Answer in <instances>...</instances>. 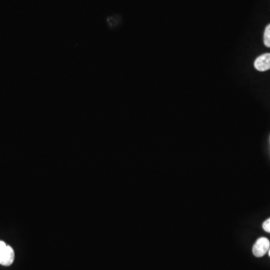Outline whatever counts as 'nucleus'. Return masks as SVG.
<instances>
[{"mask_svg": "<svg viewBox=\"0 0 270 270\" xmlns=\"http://www.w3.org/2000/svg\"><path fill=\"white\" fill-rule=\"evenodd\" d=\"M255 68L259 72H266L270 69V53H264L257 58Z\"/></svg>", "mask_w": 270, "mask_h": 270, "instance_id": "obj_3", "label": "nucleus"}, {"mask_svg": "<svg viewBox=\"0 0 270 270\" xmlns=\"http://www.w3.org/2000/svg\"><path fill=\"white\" fill-rule=\"evenodd\" d=\"M268 253H269V256L270 257V250H269Z\"/></svg>", "mask_w": 270, "mask_h": 270, "instance_id": "obj_6", "label": "nucleus"}, {"mask_svg": "<svg viewBox=\"0 0 270 270\" xmlns=\"http://www.w3.org/2000/svg\"><path fill=\"white\" fill-rule=\"evenodd\" d=\"M270 249V242L267 238L261 237L256 241L254 245L252 252L257 258L264 256Z\"/></svg>", "mask_w": 270, "mask_h": 270, "instance_id": "obj_2", "label": "nucleus"}, {"mask_svg": "<svg viewBox=\"0 0 270 270\" xmlns=\"http://www.w3.org/2000/svg\"><path fill=\"white\" fill-rule=\"evenodd\" d=\"M263 229L267 233H270V218L266 220L263 224Z\"/></svg>", "mask_w": 270, "mask_h": 270, "instance_id": "obj_5", "label": "nucleus"}, {"mask_svg": "<svg viewBox=\"0 0 270 270\" xmlns=\"http://www.w3.org/2000/svg\"><path fill=\"white\" fill-rule=\"evenodd\" d=\"M264 42L267 47H270V24L266 27L265 32H264Z\"/></svg>", "mask_w": 270, "mask_h": 270, "instance_id": "obj_4", "label": "nucleus"}, {"mask_svg": "<svg viewBox=\"0 0 270 270\" xmlns=\"http://www.w3.org/2000/svg\"><path fill=\"white\" fill-rule=\"evenodd\" d=\"M14 252L12 248L0 241V264L2 266L11 265L14 262Z\"/></svg>", "mask_w": 270, "mask_h": 270, "instance_id": "obj_1", "label": "nucleus"}]
</instances>
